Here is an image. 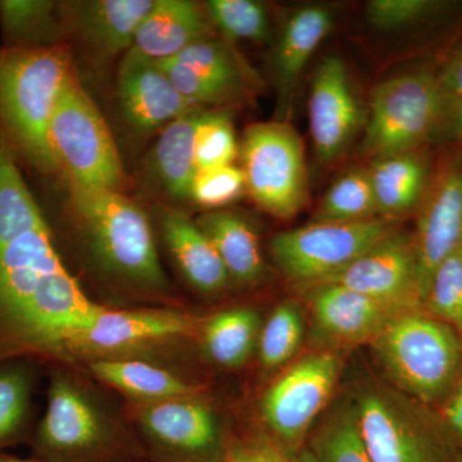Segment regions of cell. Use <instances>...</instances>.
I'll return each mask as SVG.
<instances>
[{
    "mask_svg": "<svg viewBox=\"0 0 462 462\" xmlns=\"http://www.w3.org/2000/svg\"><path fill=\"white\" fill-rule=\"evenodd\" d=\"M103 306L63 263L47 216L0 133V363L53 355Z\"/></svg>",
    "mask_w": 462,
    "mask_h": 462,
    "instance_id": "6da1fadb",
    "label": "cell"
},
{
    "mask_svg": "<svg viewBox=\"0 0 462 462\" xmlns=\"http://www.w3.org/2000/svg\"><path fill=\"white\" fill-rule=\"evenodd\" d=\"M74 74L67 44L33 50L0 45V133L18 165L44 178L58 173L50 143L51 118Z\"/></svg>",
    "mask_w": 462,
    "mask_h": 462,
    "instance_id": "7a4b0ae2",
    "label": "cell"
},
{
    "mask_svg": "<svg viewBox=\"0 0 462 462\" xmlns=\"http://www.w3.org/2000/svg\"><path fill=\"white\" fill-rule=\"evenodd\" d=\"M67 211L97 266L109 278L147 291H165L151 221L121 191L65 180Z\"/></svg>",
    "mask_w": 462,
    "mask_h": 462,
    "instance_id": "3957f363",
    "label": "cell"
},
{
    "mask_svg": "<svg viewBox=\"0 0 462 462\" xmlns=\"http://www.w3.org/2000/svg\"><path fill=\"white\" fill-rule=\"evenodd\" d=\"M392 380L422 403H442L462 375V337L421 309L397 316L373 340Z\"/></svg>",
    "mask_w": 462,
    "mask_h": 462,
    "instance_id": "277c9868",
    "label": "cell"
},
{
    "mask_svg": "<svg viewBox=\"0 0 462 462\" xmlns=\"http://www.w3.org/2000/svg\"><path fill=\"white\" fill-rule=\"evenodd\" d=\"M50 143L63 180L121 191L125 172L114 136L76 72L58 97Z\"/></svg>",
    "mask_w": 462,
    "mask_h": 462,
    "instance_id": "5b68a950",
    "label": "cell"
},
{
    "mask_svg": "<svg viewBox=\"0 0 462 462\" xmlns=\"http://www.w3.org/2000/svg\"><path fill=\"white\" fill-rule=\"evenodd\" d=\"M445 114L437 78L404 74L374 89L361 151L379 158L409 153L439 126Z\"/></svg>",
    "mask_w": 462,
    "mask_h": 462,
    "instance_id": "8992f818",
    "label": "cell"
},
{
    "mask_svg": "<svg viewBox=\"0 0 462 462\" xmlns=\"http://www.w3.org/2000/svg\"><path fill=\"white\" fill-rule=\"evenodd\" d=\"M245 190L264 212L291 218L307 199V170L302 141L284 123L252 125L240 145Z\"/></svg>",
    "mask_w": 462,
    "mask_h": 462,
    "instance_id": "52a82bcc",
    "label": "cell"
},
{
    "mask_svg": "<svg viewBox=\"0 0 462 462\" xmlns=\"http://www.w3.org/2000/svg\"><path fill=\"white\" fill-rule=\"evenodd\" d=\"M387 223L315 221L273 236L270 251L276 266L298 282H324L391 234Z\"/></svg>",
    "mask_w": 462,
    "mask_h": 462,
    "instance_id": "ba28073f",
    "label": "cell"
},
{
    "mask_svg": "<svg viewBox=\"0 0 462 462\" xmlns=\"http://www.w3.org/2000/svg\"><path fill=\"white\" fill-rule=\"evenodd\" d=\"M111 445L107 421L87 394L63 373L51 375L47 410L33 433L36 458L93 462Z\"/></svg>",
    "mask_w": 462,
    "mask_h": 462,
    "instance_id": "9c48e42d",
    "label": "cell"
},
{
    "mask_svg": "<svg viewBox=\"0 0 462 462\" xmlns=\"http://www.w3.org/2000/svg\"><path fill=\"white\" fill-rule=\"evenodd\" d=\"M158 65L191 105L227 106L257 90L256 72L226 39H203Z\"/></svg>",
    "mask_w": 462,
    "mask_h": 462,
    "instance_id": "30bf717a",
    "label": "cell"
},
{
    "mask_svg": "<svg viewBox=\"0 0 462 462\" xmlns=\"http://www.w3.org/2000/svg\"><path fill=\"white\" fill-rule=\"evenodd\" d=\"M196 324L189 316L169 310H108L102 307L80 327L66 333L51 356H106L184 338Z\"/></svg>",
    "mask_w": 462,
    "mask_h": 462,
    "instance_id": "8fae6325",
    "label": "cell"
},
{
    "mask_svg": "<svg viewBox=\"0 0 462 462\" xmlns=\"http://www.w3.org/2000/svg\"><path fill=\"white\" fill-rule=\"evenodd\" d=\"M340 358L331 351L307 355L270 385L261 402L263 420L285 442H297L328 403L339 378Z\"/></svg>",
    "mask_w": 462,
    "mask_h": 462,
    "instance_id": "7c38bea8",
    "label": "cell"
},
{
    "mask_svg": "<svg viewBox=\"0 0 462 462\" xmlns=\"http://www.w3.org/2000/svg\"><path fill=\"white\" fill-rule=\"evenodd\" d=\"M116 96L125 123L141 135L161 132L197 107L176 90L157 60L134 47L118 63Z\"/></svg>",
    "mask_w": 462,
    "mask_h": 462,
    "instance_id": "4fadbf2b",
    "label": "cell"
},
{
    "mask_svg": "<svg viewBox=\"0 0 462 462\" xmlns=\"http://www.w3.org/2000/svg\"><path fill=\"white\" fill-rule=\"evenodd\" d=\"M309 121L315 154L322 163L342 156L363 123V112L346 63L339 56L324 57L316 67L310 91Z\"/></svg>",
    "mask_w": 462,
    "mask_h": 462,
    "instance_id": "5bb4252c",
    "label": "cell"
},
{
    "mask_svg": "<svg viewBox=\"0 0 462 462\" xmlns=\"http://www.w3.org/2000/svg\"><path fill=\"white\" fill-rule=\"evenodd\" d=\"M157 0L62 2L67 41L74 39L88 57L107 65L134 47L136 32Z\"/></svg>",
    "mask_w": 462,
    "mask_h": 462,
    "instance_id": "9a60e30c",
    "label": "cell"
},
{
    "mask_svg": "<svg viewBox=\"0 0 462 462\" xmlns=\"http://www.w3.org/2000/svg\"><path fill=\"white\" fill-rule=\"evenodd\" d=\"M412 245L422 306L437 267L462 245V170L458 167L440 173L425 194Z\"/></svg>",
    "mask_w": 462,
    "mask_h": 462,
    "instance_id": "2e32d148",
    "label": "cell"
},
{
    "mask_svg": "<svg viewBox=\"0 0 462 462\" xmlns=\"http://www.w3.org/2000/svg\"><path fill=\"white\" fill-rule=\"evenodd\" d=\"M138 421L143 433L171 462L202 460L217 448V419L196 396L143 404Z\"/></svg>",
    "mask_w": 462,
    "mask_h": 462,
    "instance_id": "e0dca14e",
    "label": "cell"
},
{
    "mask_svg": "<svg viewBox=\"0 0 462 462\" xmlns=\"http://www.w3.org/2000/svg\"><path fill=\"white\" fill-rule=\"evenodd\" d=\"M321 284H338L379 300L421 309L412 238L393 231Z\"/></svg>",
    "mask_w": 462,
    "mask_h": 462,
    "instance_id": "ac0fdd59",
    "label": "cell"
},
{
    "mask_svg": "<svg viewBox=\"0 0 462 462\" xmlns=\"http://www.w3.org/2000/svg\"><path fill=\"white\" fill-rule=\"evenodd\" d=\"M311 309L319 336L336 345L373 342L397 316L418 310L338 284L319 285Z\"/></svg>",
    "mask_w": 462,
    "mask_h": 462,
    "instance_id": "d6986e66",
    "label": "cell"
},
{
    "mask_svg": "<svg viewBox=\"0 0 462 462\" xmlns=\"http://www.w3.org/2000/svg\"><path fill=\"white\" fill-rule=\"evenodd\" d=\"M354 412L370 461L440 462L427 439L382 397L364 394Z\"/></svg>",
    "mask_w": 462,
    "mask_h": 462,
    "instance_id": "ffe728a7",
    "label": "cell"
},
{
    "mask_svg": "<svg viewBox=\"0 0 462 462\" xmlns=\"http://www.w3.org/2000/svg\"><path fill=\"white\" fill-rule=\"evenodd\" d=\"M205 5L191 0H157L136 32L134 48L152 60L178 56L194 42L211 38Z\"/></svg>",
    "mask_w": 462,
    "mask_h": 462,
    "instance_id": "44dd1931",
    "label": "cell"
},
{
    "mask_svg": "<svg viewBox=\"0 0 462 462\" xmlns=\"http://www.w3.org/2000/svg\"><path fill=\"white\" fill-rule=\"evenodd\" d=\"M331 26L333 14L322 5L297 9L282 26L273 51V71L279 98L288 109L310 58L327 38Z\"/></svg>",
    "mask_w": 462,
    "mask_h": 462,
    "instance_id": "7402d4cb",
    "label": "cell"
},
{
    "mask_svg": "<svg viewBox=\"0 0 462 462\" xmlns=\"http://www.w3.org/2000/svg\"><path fill=\"white\" fill-rule=\"evenodd\" d=\"M160 224L167 247L194 288L215 293L227 284L226 267L196 221L178 209L161 207Z\"/></svg>",
    "mask_w": 462,
    "mask_h": 462,
    "instance_id": "603a6c76",
    "label": "cell"
},
{
    "mask_svg": "<svg viewBox=\"0 0 462 462\" xmlns=\"http://www.w3.org/2000/svg\"><path fill=\"white\" fill-rule=\"evenodd\" d=\"M202 114V107H196L167 125L149 153V175L173 199H190L191 184L199 171L196 133Z\"/></svg>",
    "mask_w": 462,
    "mask_h": 462,
    "instance_id": "cb8c5ba5",
    "label": "cell"
},
{
    "mask_svg": "<svg viewBox=\"0 0 462 462\" xmlns=\"http://www.w3.org/2000/svg\"><path fill=\"white\" fill-rule=\"evenodd\" d=\"M211 240L230 278L240 282L260 281L264 273L263 251L256 231L239 215L209 211L196 221Z\"/></svg>",
    "mask_w": 462,
    "mask_h": 462,
    "instance_id": "d4e9b609",
    "label": "cell"
},
{
    "mask_svg": "<svg viewBox=\"0 0 462 462\" xmlns=\"http://www.w3.org/2000/svg\"><path fill=\"white\" fill-rule=\"evenodd\" d=\"M90 370L106 384L143 404L196 396L199 388L156 365L123 358H97Z\"/></svg>",
    "mask_w": 462,
    "mask_h": 462,
    "instance_id": "484cf974",
    "label": "cell"
},
{
    "mask_svg": "<svg viewBox=\"0 0 462 462\" xmlns=\"http://www.w3.org/2000/svg\"><path fill=\"white\" fill-rule=\"evenodd\" d=\"M0 38L5 48H51L67 44L62 2L0 0Z\"/></svg>",
    "mask_w": 462,
    "mask_h": 462,
    "instance_id": "4316f807",
    "label": "cell"
},
{
    "mask_svg": "<svg viewBox=\"0 0 462 462\" xmlns=\"http://www.w3.org/2000/svg\"><path fill=\"white\" fill-rule=\"evenodd\" d=\"M261 319L249 309L217 312L200 327L206 355L220 366L236 369L247 363L257 348Z\"/></svg>",
    "mask_w": 462,
    "mask_h": 462,
    "instance_id": "83f0119b",
    "label": "cell"
},
{
    "mask_svg": "<svg viewBox=\"0 0 462 462\" xmlns=\"http://www.w3.org/2000/svg\"><path fill=\"white\" fill-rule=\"evenodd\" d=\"M379 214L396 217L418 205L425 190L421 158L409 152L379 158L369 170Z\"/></svg>",
    "mask_w": 462,
    "mask_h": 462,
    "instance_id": "f1b7e54d",
    "label": "cell"
},
{
    "mask_svg": "<svg viewBox=\"0 0 462 462\" xmlns=\"http://www.w3.org/2000/svg\"><path fill=\"white\" fill-rule=\"evenodd\" d=\"M35 375L23 358L0 363V448L29 433Z\"/></svg>",
    "mask_w": 462,
    "mask_h": 462,
    "instance_id": "f546056e",
    "label": "cell"
},
{
    "mask_svg": "<svg viewBox=\"0 0 462 462\" xmlns=\"http://www.w3.org/2000/svg\"><path fill=\"white\" fill-rule=\"evenodd\" d=\"M378 212L369 170H354L340 176L325 193L316 221H363Z\"/></svg>",
    "mask_w": 462,
    "mask_h": 462,
    "instance_id": "4dcf8cb0",
    "label": "cell"
},
{
    "mask_svg": "<svg viewBox=\"0 0 462 462\" xmlns=\"http://www.w3.org/2000/svg\"><path fill=\"white\" fill-rule=\"evenodd\" d=\"M305 337V320L300 307L284 302L273 310L269 320L261 328L258 355L266 369L287 364L297 354Z\"/></svg>",
    "mask_w": 462,
    "mask_h": 462,
    "instance_id": "1f68e13d",
    "label": "cell"
},
{
    "mask_svg": "<svg viewBox=\"0 0 462 462\" xmlns=\"http://www.w3.org/2000/svg\"><path fill=\"white\" fill-rule=\"evenodd\" d=\"M212 26L227 42H263L270 36L266 8L254 0H209L205 5Z\"/></svg>",
    "mask_w": 462,
    "mask_h": 462,
    "instance_id": "d6a6232c",
    "label": "cell"
},
{
    "mask_svg": "<svg viewBox=\"0 0 462 462\" xmlns=\"http://www.w3.org/2000/svg\"><path fill=\"white\" fill-rule=\"evenodd\" d=\"M460 249L437 267L422 300L421 310L438 320L451 325L462 337V254Z\"/></svg>",
    "mask_w": 462,
    "mask_h": 462,
    "instance_id": "836d02e7",
    "label": "cell"
},
{
    "mask_svg": "<svg viewBox=\"0 0 462 462\" xmlns=\"http://www.w3.org/2000/svg\"><path fill=\"white\" fill-rule=\"evenodd\" d=\"M238 151L230 115L203 111L196 133L197 170L233 165Z\"/></svg>",
    "mask_w": 462,
    "mask_h": 462,
    "instance_id": "e575fe53",
    "label": "cell"
},
{
    "mask_svg": "<svg viewBox=\"0 0 462 462\" xmlns=\"http://www.w3.org/2000/svg\"><path fill=\"white\" fill-rule=\"evenodd\" d=\"M312 447L319 462H372L361 442L354 410L333 416L316 436Z\"/></svg>",
    "mask_w": 462,
    "mask_h": 462,
    "instance_id": "d590c367",
    "label": "cell"
},
{
    "mask_svg": "<svg viewBox=\"0 0 462 462\" xmlns=\"http://www.w3.org/2000/svg\"><path fill=\"white\" fill-rule=\"evenodd\" d=\"M245 190L242 167L234 165L199 170L191 184L190 199L216 211L233 203Z\"/></svg>",
    "mask_w": 462,
    "mask_h": 462,
    "instance_id": "8d00e7d4",
    "label": "cell"
},
{
    "mask_svg": "<svg viewBox=\"0 0 462 462\" xmlns=\"http://www.w3.org/2000/svg\"><path fill=\"white\" fill-rule=\"evenodd\" d=\"M440 8L433 0H372L367 3L366 16L376 29L393 32L413 25Z\"/></svg>",
    "mask_w": 462,
    "mask_h": 462,
    "instance_id": "74e56055",
    "label": "cell"
},
{
    "mask_svg": "<svg viewBox=\"0 0 462 462\" xmlns=\"http://www.w3.org/2000/svg\"><path fill=\"white\" fill-rule=\"evenodd\" d=\"M223 462H288L281 449L266 439L247 440L231 447Z\"/></svg>",
    "mask_w": 462,
    "mask_h": 462,
    "instance_id": "f35d334b",
    "label": "cell"
},
{
    "mask_svg": "<svg viewBox=\"0 0 462 462\" xmlns=\"http://www.w3.org/2000/svg\"><path fill=\"white\" fill-rule=\"evenodd\" d=\"M437 81L446 114L452 105L462 98V47L458 48L451 60L447 62L445 69L438 76Z\"/></svg>",
    "mask_w": 462,
    "mask_h": 462,
    "instance_id": "ab89813d",
    "label": "cell"
},
{
    "mask_svg": "<svg viewBox=\"0 0 462 462\" xmlns=\"http://www.w3.org/2000/svg\"><path fill=\"white\" fill-rule=\"evenodd\" d=\"M442 418L452 433L462 440V375L442 402Z\"/></svg>",
    "mask_w": 462,
    "mask_h": 462,
    "instance_id": "60d3db41",
    "label": "cell"
},
{
    "mask_svg": "<svg viewBox=\"0 0 462 462\" xmlns=\"http://www.w3.org/2000/svg\"><path fill=\"white\" fill-rule=\"evenodd\" d=\"M443 138L449 141L462 139V98L448 108L438 126Z\"/></svg>",
    "mask_w": 462,
    "mask_h": 462,
    "instance_id": "b9f144b4",
    "label": "cell"
},
{
    "mask_svg": "<svg viewBox=\"0 0 462 462\" xmlns=\"http://www.w3.org/2000/svg\"><path fill=\"white\" fill-rule=\"evenodd\" d=\"M294 462H319V460L315 457V455L312 454L311 449H309V451H303L302 454L298 456Z\"/></svg>",
    "mask_w": 462,
    "mask_h": 462,
    "instance_id": "7bdbcfd3",
    "label": "cell"
},
{
    "mask_svg": "<svg viewBox=\"0 0 462 462\" xmlns=\"http://www.w3.org/2000/svg\"><path fill=\"white\" fill-rule=\"evenodd\" d=\"M0 462H47L38 460H23V458L12 457V456L0 455Z\"/></svg>",
    "mask_w": 462,
    "mask_h": 462,
    "instance_id": "ee69618b",
    "label": "cell"
},
{
    "mask_svg": "<svg viewBox=\"0 0 462 462\" xmlns=\"http://www.w3.org/2000/svg\"><path fill=\"white\" fill-rule=\"evenodd\" d=\"M460 251H461V254H462V245H461V249H460Z\"/></svg>",
    "mask_w": 462,
    "mask_h": 462,
    "instance_id": "f6af8a7d",
    "label": "cell"
}]
</instances>
